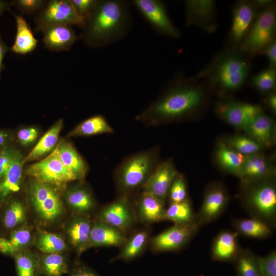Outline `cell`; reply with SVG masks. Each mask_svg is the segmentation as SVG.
Segmentation results:
<instances>
[{"label": "cell", "instance_id": "6da1fadb", "mask_svg": "<svg viewBox=\"0 0 276 276\" xmlns=\"http://www.w3.org/2000/svg\"><path fill=\"white\" fill-rule=\"evenodd\" d=\"M204 84L196 76L177 73L163 93L136 116L147 125H156L179 120L195 112L206 101Z\"/></svg>", "mask_w": 276, "mask_h": 276}, {"label": "cell", "instance_id": "7a4b0ae2", "mask_svg": "<svg viewBox=\"0 0 276 276\" xmlns=\"http://www.w3.org/2000/svg\"><path fill=\"white\" fill-rule=\"evenodd\" d=\"M132 25L129 2L98 0L96 7L82 28L81 39L90 47H105L124 38Z\"/></svg>", "mask_w": 276, "mask_h": 276}, {"label": "cell", "instance_id": "3957f363", "mask_svg": "<svg viewBox=\"0 0 276 276\" xmlns=\"http://www.w3.org/2000/svg\"><path fill=\"white\" fill-rule=\"evenodd\" d=\"M252 57L240 47L226 46L196 76L221 94L233 92L248 79Z\"/></svg>", "mask_w": 276, "mask_h": 276}, {"label": "cell", "instance_id": "277c9868", "mask_svg": "<svg viewBox=\"0 0 276 276\" xmlns=\"http://www.w3.org/2000/svg\"><path fill=\"white\" fill-rule=\"evenodd\" d=\"M159 155V149L155 146L122 160L114 172L116 186L122 195L143 187L158 164Z\"/></svg>", "mask_w": 276, "mask_h": 276}, {"label": "cell", "instance_id": "5b68a950", "mask_svg": "<svg viewBox=\"0 0 276 276\" xmlns=\"http://www.w3.org/2000/svg\"><path fill=\"white\" fill-rule=\"evenodd\" d=\"M241 203L250 217L276 227V183L273 176L241 184Z\"/></svg>", "mask_w": 276, "mask_h": 276}, {"label": "cell", "instance_id": "8992f818", "mask_svg": "<svg viewBox=\"0 0 276 276\" xmlns=\"http://www.w3.org/2000/svg\"><path fill=\"white\" fill-rule=\"evenodd\" d=\"M276 9L275 3L259 12L252 26L240 48L253 57L260 54L275 39Z\"/></svg>", "mask_w": 276, "mask_h": 276}, {"label": "cell", "instance_id": "52a82bcc", "mask_svg": "<svg viewBox=\"0 0 276 276\" xmlns=\"http://www.w3.org/2000/svg\"><path fill=\"white\" fill-rule=\"evenodd\" d=\"M29 196L36 214L47 222L55 221L63 213V204L56 187L33 180L29 188Z\"/></svg>", "mask_w": 276, "mask_h": 276}, {"label": "cell", "instance_id": "ba28073f", "mask_svg": "<svg viewBox=\"0 0 276 276\" xmlns=\"http://www.w3.org/2000/svg\"><path fill=\"white\" fill-rule=\"evenodd\" d=\"M36 31L57 25H77L81 28L86 21L77 13L70 0H51L39 11L35 18Z\"/></svg>", "mask_w": 276, "mask_h": 276}, {"label": "cell", "instance_id": "9c48e42d", "mask_svg": "<svg viewBox=\"0 0 276 276\" xmlns=\"http://www.w3.org/2000/svg\"><path fill=\"white\" fill-rule=\"evenodd\" d=\"M26 173L34 180L56 188L77 180L74 174L61 162L56 148L45 158L30 165Z\"/></svg>", "mask_w": 276, "mask_h": 276}, {"label": "cell", "instance_id": "30bf717a", "mask_svg": "<svg viewBox=\"0 0 276 276\" xmlns=\"http://www.w3.org/2000/svg\"><path fill=\"white\" fill-rule=\"evenodd\" d=\"M130 3L158 34L173 38L180 37V32L171 21L164 2L133 0Z\"/></svg>", "mask_w": 276, "mask_h": 276}, {"label": "cell", "instance_id": "8fae6325", "mask_svg": "<svg viewBox=\"0 0 276 276\" xmlns=\"http://www.w3.org/2000/svg\"><path fill=\"white\" fill-rule=\"evenodd\" d=\"M260 10L254 1H239L232 9L227 46L240 47L249 32Z\"/></svg>", "mask_w": 276, "mask_h": 276}, {"label": "cell", "instance_id": "7c38bea8", "mask_svg": "<svg viewBox=\"0 0 276 276\" xmlns=\"http://www.w3.org/2000/svg\"><path fill=\"white\" fill-rule=\"evenodd\" d=\"M199 228L196 221L185 224H174L151 239L152 248L157 252L182 249L194 237Z\"/></svg>", "mask_w": 276, "mask_h": 276}, {"label": "cell", "instance_id": "4fadbf2b", "mask_svg": "<svg viewBox=\"0 0 276 276\" xmlns=\"http://www.w3.org/2000/svg\"><path fill=\"white\" fill-rule=\"evenodd\" d=\"M218 115L238 129L244 130L250 121L263 112V107L257 104L224 99L215 107Z\"/></svg>", "mask_w": 276, "mask_h": 276}, {"label": "cell", "instance_id": "5bb4252c", "mask_svg": "<svg viewBox=\"0 0 276 276\" xmlns=\"http://www.w3.org/2000/svg\"><path fill=\"white\" fill-rule=\"evenodd\" d=\"M229 200L225 187L220 182L211 184L205 191L201 206L196 213L200 227L217 219L224 211Z\"/></svg>", "mask_w": 276, "mask_h": 276}, {"label": "cell", "instance_id": "9a60e30c", "mask_svg": "<svg viewBox=\"0 0 276 276\" xmlns=\"http://www.w3.org/2000/svg\"><path fill=\"white\" fill-rule=\"evenodd\" d=\"M186 24L196 26L208 33L217 30L216 4L212 0H187L185 1Z\"/></svg>", "mask_w": 276, "mask_h": 276}, {"label": "cell", "instance_id": "2e32d148", "mask_svg": "<svg viewBox=\"0 0 276 276\" xmlns=\"http://www.w3.org/2000/svg\"><path fill=\"white\" fill-rule=\"evenodd\" d=\"M178 172L171 158L159 162L142 188V192L165 202L171 185Z\"/></svg>", "mask_w": 276, "mask_h": 276}, {"label": "cell", "instance_id": "e0dca14e", "mask_svg": "<svg viewBox=\"0 0 276 276\" xmlns=\"http://www.w3.org/2000/svg\"><path fill=\"white\" fill-rule=\"evenodd\" d=\"M99 218L125 233L135 221L128 195H122L105 206L100 211Z\"/></svg>", "mask_w": 276, "mask_h": 276}, {"label": "cell", "instance_id": "ac0fdd59", "mask_svg": "<svg viewBox=\"0 0 276 276\" xmlns=\"http://www.w3.org/2000/svg\"><path fill=\"white\" fill-rule=\"evenodd\" d=\"M274 171L270 158L257 153L245 156L237 177L240 179L241 184H248L273 176Z\"/></svg>", "mask_w": 276, "mask_h": 276}, {"label": "cell", "instance_id": "d6986e66", "mask_svg": "<svg viewBox=\"0 0 276 276\" xmlns=\"http://www.w3.org/2000/svg\"><path fill=\"white\" fill-rule=\"evenodd\" d=\"M244 130L246 135L256 141L263 148H270L275 142V121L264 112L254 117Z\"/></svg>", "mask_w": 276, "mask_h": 276}, {"label": "cell", "instance_id": "ffe728a7", "mask_svg": "<svg viewBox=\"0 0 276 276\" xmlns=\"http://www.w3.org/2000/svg\"><path fill=\"white\" fill-rule=\"evenodd\" d=\"M238 234L228 230L221 231L214 238L211 248L212 258L220 262L234 263L241 247Z\"/></svg>", "mask_w": 276, "mask_h": 276}, {"label": "cell", "instance_id": "44dd1931", "mask_svg": "<svg viewBox=\"0 0 276 276\" xmlns=\"http://www.w3.org/2000/svg\"><path fill=\"white\" fill-rule=\"evenodd\" d=\"M43 42L46 48L56 52L69 50L81 35L69 25H57L49 27L42 31Z\"/></svg>", "mask_w": 276, "mask_h": 276}, {"label": "cell", "instance_id": "7402d4cb", "mask_svg": "<svg viewBox=\"0 0 276 276\" xmlns=\"http://www.w3.org/2000/svg\"><path fill=\"white\" fill-rule=\"evenodd\" d=\"M127 239L124 232L98 218L92 225L89 247L119 246Z\"/></svg>", "mask_w": 276, "mask_h": 276}, {"label": "cell", "instance_id": "603a6c76", "mask_svg": "<svg viewBox=\"0 0 276 276\" xmlns=\"http://www.w3.org/2000/svg\"><path fill=\"white\" fill-rule=\"evenodd\" d=\"M24 157L17 150L13 162L4 177L0 179V202H5L9 197L20 189Z\"/></svg>", "mask_w": 276, "mask_h": 276}, {"label": "cell", "instance_id": "cb8c5ba5", "mask_svg": "<svg viewBox=\"0 0 276 276\" xmlns=\"http://www.w3.org/2000/svg\"><path fill=\"white\" fill-rule=\"evenodd\" d=\"M92 225L86 215L77 214L68 225L67 234L69 241L79 253L89 248Z\"/></svg>", "mask_w": 276, "mask_h": 276}, {"label": "cell", "instance_id": "d4e9b609", "mask_svg": "<svg viewBox=\"0 0 276 276\" xmlns=\"http://www.w3.org/2000/svg\"><path fill=\"white\" fill-rule=\"evenodd\" d=\"M165 202L147 193L142 192L136 201L137 216L144 223L164 220Z\"/></svg>", "mask_w": 276, "mask_h": 276}, {"label": "cell", "instance_id": "484cf974", "mask_svg": "<svg viewBox=\"0 0 276 276\" xmlns=\"http://www.w3.org/2000/svg\"><path fill=\"white\" fill-rule=\"evenodd\" d=\"M55 148L61 162L74 174L77 180L83 179L87 171V166L73 145L67 141H63L58 144Z\"/></svg>", "mask_w": 276, "mask_h": 276}, {"label": "cell", "instance_id": "4316f807", "mask_svg": "<svg viewBox=\"0 0 276 276\" xmlns=\"http://www.w3.org/2000/svg\"><path fill=\"white\" fill-rule=\"evenodd\" d=\"M16 23L15 40L10 51L18 54L32 52L36 47L38 40L34 37L31 28L24 17L12 13Z\"/></svg>", "mask_w": 276, "mask_h": 276}, {"label": "cell", "instance_id": "83f0119b", "mask_svg": "<svg viewBox=\"0 0 276 276\" xmlns=\"http://www.w3.org/2000/svg\"><path fill=\"white\" fill-rule=\"evenodd\" d=\"M63 125V121L62 119L55 123L39 140L28 155L24 157V163L37 160L53 151L57 145Z\"/></svg>", "mask_w": 276, "mask_h": 276}, {"label": "cell", "instance_id": "f1b7e54d", "mask_svg": "<svg viewBox=\"0 0 276 276\" xmlns=\"http://www.w3.org/2000/svg\"><path fill=\"white\" fill-rule=\"evenodd\" d=\"M232 224L238 235L244 237L263 239L272 235L273 229L266 223L254 218L236 219Z\"/></svg>", "mask_w": 276, "mask_h": 276}, {"label": "cell", "instance_id": "f546056e", "mask_svg": "<svg viewBox=\"0 0 276 276\" xmlns=\"http://www.w3.org/2000/svg\"><path fill=\"white\" fill-rule=\"evenodd\" d=\"M245 156L229 147L225 142L217 145L216 159L220 168L225 172L238 176L244 162Z\"/></svg>", "mask_w": 276, "mask_h": 276}, {"label": "cell", "instance_id": "4dcf8cb0", "mask_svg": "<svg viewBox=\"0 0 276 276\" xmlns=\"http://www.w3.org/2000/svg\"><path fill=\"white\" fill-rule=\"evenodd\" d=\"M65 197L68 205L78 214L86 215L95 205L93 195L83 186H76L70 189Z\"/></svg>", "mask_w": 276, "mask_h": 276}, {"label": "cell", "instance_id": "1f68e13d", "mask_svg": "<svg viewBox=\"0 0 276 276\" xmlns=\"http://www.w3.org/2000/svg\"><path fill=\"white\" fill-rule=\"evenodd\" d=\"M114 130L102 115L91 117L81 122L68 133L70 137L111 133Z\"/></svg>", "mask_w": 276, "mask_h": 276}, {"label": "cell", "instance_id": "d6a6232c", "mask_svg": "<svg viewBox=\"0 0 276 276\" xmlns=\"http://www.w3.org/2000/svg\"><path fill=\"white\" fill-rule=\"evenodd\" d=\"M68 272L67 260L60 253L45 254L39 259L38 275L63 276Z\"/></svg>", "mask_w": 276, "mask_h": 276}, {"label": "cell", "instance_id": "836d02e7", "mask_svg": "<svg viewBox=\"0 0 276 276\" xmlns=\"http://www.w3.org/2000/svg\"><path fill=\"white\" fill-rule=\"evenodd\" d=\"M164 220L171 221L175 224H188L196 221V213L189 200L171 203L165 210Z\"/></svg>", "mask_w": 276, "mask_h": 276}, {"label": "cell", "instance_id": "e575fe53", "mask_svg": "<svg viewBox=\"0 0 276 276\" xmlns=\"http://www.w3.org/2000/svg\"><path fill=\"white\" fill-rule=\"evenodd\" d=\"M148 240V234L142 231L133 234L123 245L119 255L113 260L128 261L138 257L145 249Z\"/></svg>", "mask_w": 276, "mask_h": 276}, {"label": "cell", "instance_id": "d590c367", "mask_svg": "<svg viewBox=\"0 0 276 276\" xmlns=\"http://www.w3.org/2000/svg\"><path fill=\"white\" fill-rule=\"evenodd\" d=\"M234 263L236 276H261L258 256L248 249L241 248Z\"/></svg>", "mask_w": 276, "mask_h": 276}, {"label": "cell", "instance_id": "8d00e7d4", "mask_svg": "<svg viewBox=\"0 0 276 276\" xmlns=\"http://www.w3.org/2000/svg\"><path fill=\"white\" fill-rule=\"evenodd\" d=\"M35 244L38 249L45 254L60 253L67 248L60 236L42 231L37 232Z\"/></svg>", "mask_w": 276, "mask_h": 276}, {"label": "cell", "instance_id": "74e56055", "mask_svg": "<svg viewBox=\"0 0 276 276\" xmlns=\"http://www.w3.org/2000/svg\"><path fill=\"white\" fill-rule=\"evenodd\" d=\"M17 276H37L39 259L29 251H21L14 256Z\"/></svg>", "mask_w": 276, "mask_h": 276}, {"label": "cell", "instance_id": "f35d334b", "mask_svg": "<svg viewBox=\"0 0 276 276\" xmlns=\"http://www.w3.org/2000/svg\"><path fill=\"white\" fill-rule=\"evenodd\" d=\"M229 147L244 156L260 153L263 147L247 135L228 137L224 142Z\"/></svg>", "mask_w": 276, "mask_h": 276}, {"label": "cell", "instance_id": "ab89813d", "mask_svg": "<svg viewBox=\"0 0 276 276\" xmlns=\"http://www.w3.org/2000/svg\"><path fill=\"white\" fill-rule=\"evenodd\" d=\"M26 210L19 200H13L8 204L3 217V225L8 229L14 228L25 220Z\"/></svg>", "mask_w": 276, "mask_h": 276}, {"label": "cell", "instance_id": "60d3db41", "mask_svg": "<svg viewBox=\"0 0 276 276\" xmlns=\"http://www.w3.org/2000/svg\"><path fill=\"white\" fill-rule=\"evenodd\" d=\"M252 86L262 94L274 91L276 85L275 68L268 66L254 75L250 79Z\"/></svg>", "mask_w": 276, "mask_h": 276}, {"label": "cell", "instance_id": "b9f144b4", "mask_svg": "<svg viewBox=\"0 0 276 276\" xmlns=\"http://www.w3.org/2000/svg\"><path fill=\"white\" fill-rule=\"evenodd\" d=\"M32 238L31 230L27 227H22L14 230L7 239L10 255L14 256L22 251L29 244Z\"/></svg>", "mask_w": 276, "mask_h": 276}, {"label": "cell", "instance_id": "7bdbcfd3", "mask_svg": "<svg viewBox=\"0 0 276 276\" xmlns=\"http://www.w3.org/2000/svg\"><path fill=\"white\" fill-rule=\"evenodd\" d=\"M168 198L170 204L179 203L189 200L186 180L183 176L179 172L176 174L171 185Z\"/></svg>", "mask_w": 276, "mask_h": 276}, {"label": "cell", "instance_id": "ee69618b", "mask_svg": "<svg viewBox=\"0 0 276 276\" xmlns=\"http://www.w3.org/2000/svg\"><path fill=\"white\" fill-rule=\"evenodd\" d=\"M261 276H276V251L272 250L264 257L258 256Z\"/></svg>", "mask_w": 276, "mask_h": 276}, {"label": "cell", "instance_id": "f6af8a7d", "mask_svg": "<svg viewBox=\"0 0 276 276\" xmlns=\"http://www.w3.org/2000/svg\"><path fill=\"white\" fill-rule=\"evenodd\" d=\"M10 2L11 6L24 13H32L40 11L46 3L45 1L42 0H15Z\"/></svg>", "mask_w": 276, "mask_h": 276}, {"label": "cell", "instance_id": "bcb514c9", "mask_svg": "<svg viewBox=\"0 0 276 276\" xmlns=\"http://www.w3.org/2000/svg\"><path fill=\"white\" fill-rule=\"evenodd\" d=\"M77 13L86 21L98 3V0H70Z\"/></svg>", "mask_w": 276, "mask_h": 276}, {"label": "cell", "instance_id": "7dc6e473", "mask_svg": "<svg viewBox=\"0 0 276 276\" xmlns=\"http://www.w3.org/2000/svg\"><path fill=\"white\" fill-rule=\"evenodd\" d=\"M17 150L11 144L4 148L0 153V179L11 165Z\"/></svg>", "mask_w": 276, "mask_h": 276}, {"label": "cell", "instance_id": "c3c4849f", "mask_svg": "<svg viewBox=\"0 0 276 276\" xmlns=\"http://www.w3.org/2000/svg\"><path fill=\"white\" fill-rule=\"evenodd\" d=\"M38 135V129L34 127L21 128L17 133V139L23 146H28L36 141Z\"/></svg>", "mask_w": 276, "mask_h": 276}, {"label": "cell", "instance_id": "681fc988", "mask_svg": "<svg viewBox=\"0 0 276 276\" xmlns=\"http://www.w3.org/2000/svg\"><path fill=\"white\" fill-rule=\"evenodd\" d=\"M260 54L266 56L269 63V66L276 67V41L275 39L267 45Z\"/></svg>", "mask_w": 276, "mask_h": 276}, {"label": "cell", "instance_id": "f907efd6", "mask_svg": "<svg viewBox=\"0 0 276 276\" xmlns=\"http://www.w3.org/2000/svg\"><path fill=\"white\" fill-rule=\"evenodd\" d=\"M70 276H99L92 270L83 266L78 265L75 267L70 272Z\"/></svg>", "mask_w": 276, "mask_h": 276}, {"label": "cell", "instance_id": "816d5d0a", "mask_svg": "<svg viewBox=\"0 0 276 276\" xmlns=\"http://www.w3.org/2000/svg\"><path fill=\"white\" fill-rule=\"evenodd\" d=\"M12 133L8 130H0V148H4L11 144Z\"/></svg>", "mask_w": 276, "mask_h": 276}, {"label": "cell", "instance_id": "f5cc1de1", "mask_svg": "<svg viewBox=\"0 0 276 276\" xmlns=\"http://www.w3.org/2000/svg\"><path fill=\"white\" fill-rule=\"evenodd\" d=\"M9 50H10V48L7 45L0 36V79L2 71L4 68L3 60L6 54Z\"/></svg>", "mask_w": 276, "mask_h": 276}, {"label": "cell", "instance_id": "db71d44e", "mask_svg": "<svg viewBox=\"0 0 276 276\" xmlns=\"http://www.w3.org/2000/svg\"><path fill=\"white\" fill-rule=\"evenodd\" d=\"M266 104L268 108L273 113L276 112V95L275 91H273L267 94L266 98Z\"/></svg>", "mask_w": 276, "mask_h": 276}, {"label": "cell", "instance_id": "11a10c76", "mask_svg": "<svg viewBox=\"0 0 276 276\" xmlns=\"http://www.w3.org/2000/svg\"><path fill=\"white\" fill-rule=\"evenodd\" d=\"M11 2L0 0V16L6 10H10Z\"/></svg>", "mask_w": 276, "mask_h": 276}, {"label": "cell", "instance_id": "9f6ffc18", "mask_svg": "<svg viewBox=\"0 0 276 276\" xmlns=\"http://www.w3.org/2000/svg\"><path fill=\"white\" fill-rule=\"evenodd\" d=\"M3 149L0 148V153H1V151H2V150Z\"/></svg>", "mask_w": 276, "mask_h": 276}]
</instances>
